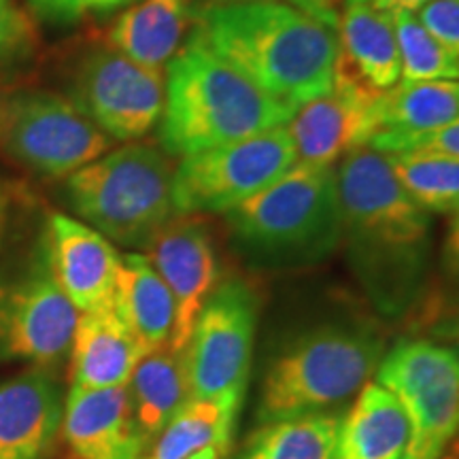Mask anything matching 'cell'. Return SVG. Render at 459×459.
<instances>
[{"instance_id": "1", "label": "cell", "mask_w": 459, "mask_h": 459, "mask_svg": "<svg viewBox=\"0 0 459 459\" xmlns=\"http://www.w3.org/2000/svg\"><path fill=\"white\" fill-rule=\"evenodd\" d=\"M336 177L355 279L377 311L404 315L428 283L432 217L400 186L385 153L372 147L347 153Z\"/></svg>"}, {"instance_id": "2", "label": "cell", "mask_w": 459, "mask_h": 459, "mask_svg": "<svg viewBox=\"0 0 459 459\" xmlns=\"http://www.w3.org/2000/svg\"><path fill=\"white\" fill-rule=\"evenodd\" d=\"M194 30L217 57L294 111L334 85L336 32L287 3L209 4Z\"/></svg>"}, {"instance_id": "3", "label": "cell", "mask_w": 459, "mask_h": 459, "mask_svg": "<svg viewBox=\"0 0 459 459\" xmlns=\"http://www.w3.org/2000/svg\"><path fill=\"white\" fill-rule=\"evenodd\" d=\"M294 115L217 57L194 30L166 66L160 143L169 158H186L287 126Z\"/></svg>"}, {"instance_id": "4", "label": "cell", "mask_w": 459, "mask_h": 459, "mask_svg": "<svg viewBox=\"0 0 459 459\" xmlns=\"http://www.w3.org/2000/svg\"><path fill=\"white\" fill-rule=\"evenodd\" d=\"M245 262L290 271L324 262L342 243V209L334 166L296 162L273 186L223 213Z\"/></svg>"}, {"instance_id": "5", "label": "cell", "mask_w": 459, "mask_h": 459, "mask_svg": "<svg viewBox=\"0 0 459 459\" xmlns=\"http://www.w3.org/2000/svg\"><path fill=\"white\" fill-rule=\"evenodd\" d=\"M385 341L361 324H324L296 336L273 359L257 404L260 423L324 412L355 398L377 375Z\"/></svg>"}, {"instance_id": "6", "label": "cell", "mask_w": 459, "mask_h": 459, "mask_svg": "<svg viewBox=\"0 0 459 459\" xmlns=\"http://www.w3.org/2000/svg\"><path fill=\"white\" fill-rule=\"evenodd\" d=\"M172 172L164 149L128 143L68 175L66 203L102 237L130 249H145L177 215Z\"/></svg>"}, {"instance_id": "7", "label": "cell", "mask_w": 459, "mask_h": 459, "mask_svg": "<svg viewBox=\"0 0 459 459\" xmlns=\"http://www.w3.org/2000/svg\"><path fill=\"white\" fill-rule=\"evenodd\" d=\"M113 145L66 96L48 90L0 91V153L34 175L66 179Z\"/></svg>"}, {"instance_id": "8", "label": "cell", "mask_w": 459, "mask_h": 459, "mask_svg": "<svg viewBox=\"0 0 459 459\" xmlns=\"http://www.w3.org/2000/svg\"><path fill=\"white\" fill-rule=\"evenodd\" d=\"M381 383L409 419L404 459H443L459 434V349L434 341H402L383 355Z\"/></svg>"}, {"instance_id": "9", "label": "cell", "mask_w": 459, "mask_h": 459, "mask_svg": "<svg viewBox=\"0 0 459 459\" xmlns=\"http://www.w3.org/2000/svg\"><path fill=\"white\" fill-rule=\"evenodd\" d=\"M296 160L287 126L181 158L172 172L175 213L223 215L273 186Z\"/></svg>"}, {"instance_id": "10", "label": "cell", "mask_w": 459, "mask_h": 459, "mask_svg": "<svg viewBox=\"0 0 459 459\" xmlns=\"http://www.w3.org/2000/svg\"><path fill=\"white\" fill-rule=\"evenodd\" d=\"M66 99L115 143H134L156 128L164 108V74L111 45L83 51L66 74Z\"/></svg>"}, {"instance_id": "11", "label": "cell", "mask_w": 459, "mask_h": 459, "mask_svg": "<svg viewBox=\"0 0 459 459\" xmlns=\"http://www.w3.org/2000/svg\"><path fill=\"white\" fill-rule=\"evenodd\" d=\"M257 325V298L240 279L223 281L204 302L186 351L192 400L245 398Z\"/></svg>"}, {"instance_id": "12", "label": "cell", "mask_w": 459, "mask_h": 459, "mask_svg": "<svg viewBox=\"0 0 459 459\" xmlns=\"http://www.w3.org/2000/svg\"><path fill=\"white\" fill-rule=\"evenodd\" d=\"M79 311L57 283L48 238L17 279L0 283V361L24 359L51 368L73 347Z\"/></svg>"}, {"instance_id": "13", "label": "cell", "mask_w": 459, "mask_h": 459, "mask_svg": "<svg viewBox=\"0 0 459 459\" xmlns=\"http://www.w3.org/2000/svg\"><path fill=\"white\" fill-rule=\"evenodd\" d=\"M143 251L175 300L170 347L183 351L204 302L220 285L213 237L198 215H175Z\"/></svg>"}, {"instance_id": "14", "label": "cell", "mask_w": 459, "mask_h": 459, "mask_svg": "<svg viewBox=\"0 0 459 459\" xmlns=\"http://www.w3.org/2000/svg\"><path fill=\"white\" fill-rule=\"evenodd\" d=\"M383 94H372L334 77L328 94L300 107L287 124L296 162L334 166L347 153L368 147L378 130Z\"/></svg>"}, {"instance_id": "15", "label": "cell", "mask_w": 459, "mask_h": 459, "mask_svg": "<svg viewBox=\"0 0 459 459\" xmlns=\"http://www.w3.org/2000/svg\"><path fill=\"white\" fill-rule=\"evenodd\" d=\"M48 247L57 283L79 313L113 307L122 255L111 240L73 217L54 213L48 223Z\"/></svg>"}, {"instance_id": "16", "label": "cell", "mask_w": 459, "mask_h": 459, "mask_svg": "<svg viewBox=\"0 0 459 459\" xmlns=\"http://www.w3.org/2000/svg\"><path fill=\"white\" fill-rule=\"evenodd\" d=\"M62 432L79 459H143L147 453L128 387H71Z\"/></svg>"}, {"instance_id": "17", "label": "cell", "mask_w": 459, "mask_h": 459, "mask_svg": "<svg viewBox=\"0 0 459 459\" xmlns=\"http://www.w3.org/2000/svg\"><path fill=\"white\" fill-rule=\"evenodd\" d=\"M62 419L60 385L45 368L0 383V459H45Z\"/></svg>"}, {"instance_id": "18", "label": "cell", "mask_w": 459, "mask_h": 459, "mask_svg": "<svg viewBox=\"0 0 459 459\" xmlns=\"http://www.w3.org/2000/svg\"><path fill=\"white\" fill-rule=\"evenodd\" d=\"M336 32L334 77L372 94H387L400 83V51L392 15L370 0H355L344 9Z\"/></svg>"}, {"instance_id": "19", "label": "cell", "mask_w": 459, "mask_h": 459, "mask_svg": "<svg viewBox=\"0 0 459 459\" xmlns=\"http://www.w3.org/2000/svg\"><path fill=\"white\" fill-rule=\"evenodd\" d=\"M459 119V79L400 82L383 94L378 130L368 147L381 153H400L412 141Z\"/></svg>"}, {"instance_id": "20", "label": "cell", "mask_w": 459, "mask_h": 459, "mask_svg": "<svg viewBox=\"0 0 459 459\" xmlns=\"http://www.w3.org/2000/svg\"><path fill=\"white\" fill-rule=\"evenodd\" d=\"M143 355L145 351L113 307L79 313L71 347L73 387H126Z\"/></svg>"}, {"instance_id": "21", "label": "cell", "mask_w": 459, "mask_h": 459, "mask_svg": "<svg viewBox=\"0 0 459 459\" xmlns=\"http://www.w3.org/2000/svg\"><path fill=\"white\" fill-rule=\"evenodd\" d=\"M409 419L381 383H366L344 412L334 459H404Z\"/></svg>"}, {"instance_id": "22", "label": "cell", "mask_w": 459, "mask_h": 459, "mask_svg": "<svg viewBox=\"0 0 459 459\" xmlns=\"http://www.w3.org/2000/svg\"><path fill=\"white\" fill-rule=\"evenodd\" d=\"M113 308L145 353L170 344L175 300L145 254L122 257Z\"/></svg>"}, {"instance_id": "23", "label": "cell", "mask_w": 459, "mask_h": 459, "mask_svg": "<svg viewBox=\"0 0 459 459\" xmlns=\"http://www.w3.org/2000/svg\"><path fill=\"white\" fill-rule=\"evenodd\" d=\"M189 0H141L108 28L113 49L139 65L164 71L186 41Z\"/></svg>"}, {"instance_id": "24", "label": "cell", "mask_w": 459, "mask_h": 459, "mask_svg": "<svg viewBox=\"0 0 459 459\" xmlns=\"http://www.w3.org/2000/svg\"><path fill=\"white\" fill-rule=\"evenodd\" d=\"M128 394L136 428L152 446L166 423L192 400L186 351H177L170 344L143 355L128 381Z\"/></svg>"}, {"instance_id": "25", "label": "cell", "mask_w": 459, "mask_h": 459, "mask_svg": "<svg viewBox=\"0 0 459 459\" xmlns=\"http://www.w3.org/2000/svg\"><path fill=\"white\" fill-rule=\"evenodd\" d=\"M240 406L243 398L234 395L189 400L166 423L143 459H187L206 446H217L221 455H228L237 432Z\"/></svg>"}, {"instance_id": "26", "label": "cell", "mask_w": 459, "mask_h": 459, "mask_svg": "<svg viewBox=\"0 0 459 459\" xmlns=\"http://www.w3.org/2000/svg\"><path fill=\"white\" fill-rule=\"evenodd\" d=\"M338 412H307L262 423L251 432L238 459H334Z\"/></svg>"}, {"instance_id": "27", "label": "cell", "mask_w": 459, "mask_h": 459, "mask_svg": "<svg viewBox=\"0 0 459 459\" xmlns=\"http://www.w3.org/2000/svg\"><path fill=\"white\" fill-rule=\"evenodd\" d=\"M400 186L428 213L459 211V158L443 153H385Z\"/></svg>"}, {"instance_id": "28", "label": "cell", "mask_w": 459, "mask_h": 459, "mask_svg": "<svg viewBox=\"0 0 459 459\" xmlns=\"http://www.w3.org/2000/svg\"><path fill=\"white\" fill-rule=\"evenodd\" d=\"M392 20L400 51V82L459 79V57L426 30L417 13L400 11L392 13Z\"/></svg>"}, {"instance_id": "29", "label": "cell", "mask_w": 459, "mask_h": 459, "mask_svg": "<svg viewBox=\"0 0 459 459\" xmlns=\"http://www.w3.org/2000/svg\"><path fill=\"white\" fill-rule=\"evenodd\" d=\"M37 26L15 0H0V73L11 71L37 56Z\"/></svg>"}, {"instance_id": "30", "label": "cell", "mask_w": 459, "mask_h": 459, "mask_svg": "<svg viewBox=\"0 0 459 459\" xmlns=\"http://www.w3.org/2000/svg\"><path fill=\"white\" fill-rule=\"evenodd\" d=\"M419 22L459 57V0H432L417 11Z\"/></svg>"}, {"instance_id": "31", "label": "cell", "mask_w": 459, "mask_h": 459, "mask_svg": "<svg viewBox=\"0 0 459 459\" xmlns=\"http://www.w3.org/2000/svg\"><path fill=\"white\" fill-rule=\"evenodd\" d=\"M417 153H443V156H457L459 158V119L445 128L432 132V134L421 136V139L412 141L404 152Z\"/></svg>"}, {"instance_id": "32", "label": "cell", "mask_w": 459, "mask_h": 459, "mask_svg": "<svg viewBox=\"0 0 459 459\" xmlns=\"http://www.w3.org/2000/svg\"><path fill=\"white\" fill-rule=\"evenodd\" d=\"M37 17L51 24H73L88 11L85 0H28Z\"/></svg>"}, {"instance_id": "33", "label": "cell", "mask_w": 459, "mask_h": 459, "mask_svg": "<svg viewBox=\"0 0 459 459\" xmlns=\"http://www.w3.org/2000/svg\"><path fill=\"white\" fill-rule=\"evenodd\" d=\"M351 3H355V0H287V4L302 11V13H307L308 17H313L319 24L328 26L330 30L334 32L344 9Z\"/></svg>"}, {"instance_id": "34", "label": "cell", "mask_w": 459, "mask_h": 459, "mask_svg": "<svg viewBox=\"0 0 459 459\" xmlns=\"http://www.w3.org/2000/svg\"><path fill=\"white\" fill-rule=\"evenodd\" d=\"M443 274L451 285L459 287V211L453 213L449 230H446L443 245Z\"/></svg>"}, {"instance_id": "35", "label": "cell", "mask_w": 459, "mask_h": 459, "mask_svg": "<svg viewBox=\"0 0 459 459\" xmlns=\"http://www.w3.org/2000/svg\"><path fill=\"white\" fill-rule=\"evenodd\" d=\"M377 9L385 11V13H400V11H409V13H417L419 9L426 7L432 0H370Z\"/></svg>"}, {"instance_id": "36", "label": "cell", "mask_w": 459, "mask_h": 459, "mask_svg": "<svg viewBox=\"0 0 459 459\" xmlns=\"http://www.w3.org/2000/svg\"><path fill=\"white\" fill-rule=\"evenodd\" d=\"M85 3H88V9H91V11H99V13H108V11L126 7V4L136 3V0H85Z\"/></svg>"}, {"instance_id": "37", "label": "cell", "mask_w": 459, "mask_h": 459, "mask_svg": "<svg viewBox=\"0 0 459 459\" xmlns=\"http://www.w3.org/2000/svg\"><path fill=\"white\" fill-rule=\"evenodd\" d=\"M9 194L7 187L0 183V245H3V234H4V226H7V215H9Z\"/></svg>"}, {"instance_id": "38", "label": "cell", "mask_w": 459, "mask_h": 459, "mask_svg": "<svg viewBox=\"0 0 459 459\" xmlns=\"http://www.w3.org/2000/svg\"><path fill=\"white\" fill-rule=\"evenodd\" d=\"M221 457H223L221 451L217 449V446H206V449L194 453V455L187 459H221Z\"/></svg>"}, {"instance_id": "39", "label": "cell", "mask_w": 459, "mask_h": 459, "mask_svg": "<svg viewBox=\"0 0 459 459\" xmlns=\"http://www.w3.org/2000/svg\"><path fill=\"white\" fill-rule=\"evenodd\" d=\"M443 332H445V334H449V336L457 338V341H459V308H457V313L449 319V324L443 325Z\"/></svg>"}, {"instance_id": "40", "label": "cell", "mask_w": 459, "mask_h": 459, "mask_svg": "<svg viewBox=\"0 0 459 459\" xmlns=\"http://www.w3.org/2000/svg\"><path fill=\"white\" fill-rule=\"evenodd\" d=\"M443 459H459V434L455 436V440L449 445V449L445 451Z\"/></svg>"}, {"instance_id": "41", "label": "cell", "mask_w": 459, "mask_h": 459, "mask_svg": "<svg viewBox=\"0 0 459 459\" xmlns=\"http://www.w3.org/2000/svg\"><path fill=\"white\" fill-rule=\"evenodd\" d=\"M211 4H247V3H266V0H206Z\"/></svg>"}]
</instances>
